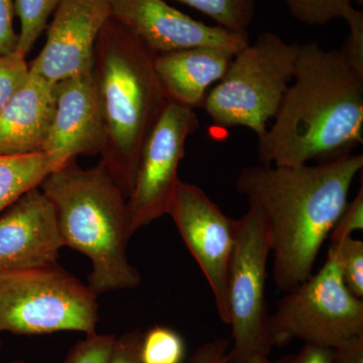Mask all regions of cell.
<instances>
[{
    "label": "cell",
    "mask_w": 363,
    "mask_h": 363,
    "mask_svg": "<svg viewBox=\"0 0 363 363\" xmlns=\"http://www.w3.org/2000/svg\"><path fill=\"white\" fill-rule=\"evenodd\" d=\"M362 155H343L314 166L245 167L235 188L266 222L274 255V279L284 292L313 274L325 240L348 203L362 173Z\"/></svg>",
    "instance_id": "1"
},
{
    "label": "cell",
    "mask_w": 363,
    "mask_h": 363,
    "mask_svg": "<svg viewBox=\"0 0 363 363\" xmlns=\"http://www.w3.org/2000/svg\"><path fill=\"white\" fill-rule=\"evenodd\" d=\"M271 128L259 138L266 166H302L350 154L363 143V78L339 50L300 44L293 77Z\"/></svg>",
    "instance_id": "2"
},
{
    "label": "cell",
    "mask_w": 363,
    "mask_h": 363,
    "mask_svg": "<svg viewBox=\"0 0 363 363\" xmlns=\"http://www.w3.org/2000/svg\"><path fill=\"white\" fill-rule=\"evenodd\" d=\"M156 56L111 18L95 44L93 74L105 125L100 156L126 198L135 185L145 140L168 101L155 69Z\"/></svg>",
    "instance_id": "3"
},
{
    "label": "cell",
    "mask_w": 363,
    "mask_h": 363,
    "mask_svg": "<svg viewBox=\"0 0 363 363\" xmlns=\"http://www.w3.org/2000/svg\"><path fill=\"white\" fill-rule=\"evenodd\" d=\"M56 211L64 247L89 259L88 286L96 295L138 288L142 278L128 262V198L104 162L83 169L76 160L52 172L39 186Z\"/></svg>",
    "instance_id": "4"
},
{
    "label": "cell",
    "mask_w": 363,
    "mask_h": 363,
    "mask_svg": "<svg viewBox=\"0 0 363 363\" xmlns=\"http://www.w3.org/2000/svg\"><path fill=\"white\" fill-rule=\"evenodd\" d=\"M298 51V43L264 32L236 52L203 104L212 123L223 130L243 126L257 138L264 135L292 83Z\"/></svg>",
    "instance_id": "5"
},
{
    "label": "cell",
    "mask_w": 363,
    "mask_h": 363,
    "mask_svg": "<svg viewBox=\"0 0 363 363\" xmlns=\"http://www.w3.org/2000/svg\"><path fill=\"white\" fill-rule=\"evenodd\" d=\"M97 295L58 264L0 274V333L96 332Z\"/></svg>",
    "instance_id": "6"
},
{
    "label": "cell",
    "mask_w": 363,
    "mask_h": 363,
    "mask_svg": "<svg viewBox=\"0 0 363 363\" xmlns=\"http://www.w3.org/2000/svg\"><path fill=\"white\" fill-rule=\"evenodd\" d=\"M363 335V298L344 285L335 252L328 250L326 262L316 274L286 292L269 317L272 346L294 339L335 348Z\"/></svg>",
    "instance_id": "7"
},
{
    "label": "cell",
    "mask_w": 363,
    "mask_h": 363,
    "mask_svg": "<svg viewBox=\"0 0 363 363\" xmlns=\"http://www.w3.org/2000/svg\"><path fill=\"white\" fill-rule=\"evenodd\" d=\"M236 221L227 286L228 325L233 339L228 363H241L257 354L269 357L272 347L266 298L267 260L272 250L266 222L252 205Z\"/></svg>",
    "instance_id": "8"
},
{
    "label": "cell",
    "mask_w": 363,
    "mask_h": 363,
    "mask_svg": "<svg viewBox=\"0 0 363 363\" xmlns=\"http://www.w3.org/2000/svg\"><path fill=\"white\" fill-rule=\"evenodd\" d=\"M198 128L194 109L168 99L143 145L135 185L128 198L133 235L168 215L181 182L178 172L186 142Z\"/></svg>",
    "instance_id": "9"
},
{
    "label": "cell",
    "mask_w": 363,
    "mask_h": 363,
    "mask_svg": "<svg viewBox=\"0 0 363 363\" xmlns=\"http://www.w3.org/2000/svg\"><path fill=\"white\" fill-rule=\"evenodd\" d=\"M168 215L207 279L221 321L228 325L227 286L238 221L224 214L201 188L183 181Z\"/></svg>",
    "instance_id": "10"
},
{
    "label": "cell",
    "mask_w": 363,
    "mask_h": 363,
    "mask_svg": "<svg viewBox=\"0 0 363 363\" xmlns=\"http://www.w3.org/2000/svg\"><path fill=\"white\" fill-rule=\"evenodd\" d=\"M111 18L157 55L193 47H216L236 54L250 44L248 33L229 32L190 18L166 0H108Z\"/></svg>",
    "instance_id": "11"
},
{
    "label": "cell",
    "mask_w": 363,
    "mask_h": 363,
    "mask_svg": "<svg viewBox=\"0 0 363 363\" xmlns=\"http://www.w3.org/2000/svg\"><path fill=\"white\" fill-rule=\"evenodd\" d=\"M47 40L30 72L49 82L92 71L98 35L111 18L108 0H60Z\"/></svg>",
    "instance_id": "12"
},
{
    "label": "cell",
    "mask_w": 363,
    "mask_h": 363,
    "mask_svg": "<svg viewBox=\"0 0 363 363\" xmlns=\"http://www.w3.org/2000/svg\"><path fill=\"white\" fill-rule=\"evenodd\" d=\"M105 125L92 71L56 83V107L43 152L55 171L79 156L101 154Z\"/></svg>",
    "instance_id": "13"
},
{
    "label": "cell",
    "mask_w": 363,
    "mask_h": 363,
    "mask_svg": "<svg viewBox=\"0 0 363 363\" xmlns=\"http://www.w3.org/2000/svg\"><path fill=\"white\" fill-rule=\"evenodd\" d=\"M63 247L54 205L40 187L0 214V274L56 264Z\"/></svg>",
    "instance_id": "14"
},
{
    "label": "cell",
    "mask_w": 363,
    "mask_h": 363,
    "mask_svg": "<svg viewBox=\"0 0 363 363\" xmlns=\"http://www.w3.org/2000/svg\"><path fill=\"white\" fill-rule=\"evenodd\" d=\"M56 107V84L30 72L0 112V155L43 152Z\"/></svg>",
    "instance_id": "15"
},
{
    "label": "cell",
    "mask_w": 363,
    "mask_h": 363,
    "mask_svg": "<svg viewBox=\"0 0 363 363\" xmlns=\"http://www.w3.org/2000/svg\"><path fill=\"white\" fill-rule=\"evenodd\" d=\"M234 55L221 48H188L157 55L155 69L167 98L195 111L224 77Z\"/></svg>",
    "instance_id": "16"
},
{
    "label": "cell",
    "mask_w": 363,
    "mask_h": 363,
    "mask_svg": "<svg viewBox=\"0 0 363 363\" xmlns=\"http://www.w3.org/2000/svg\"><path fill=\"white\" fill-rule=\"evenodd\" d=\"M55 171L44 152L23 156L0 155V214Z\"/></svg>",
    "instance_id": "17"
},
{
    "label": "cell",
    "mask_w": 363,
    "mask_h": 363,
    "mask_svg": "<svg viewBox=\"0 0 363 363\" xmlns=\"http://www.w3.org/2000/svg\"><path fill=\"white\" fill-rule=\"evenodd\" d=\"M197 9L229 32L247 33L255 14V0H175Z\"/></svg>",
    "instance_id": "18"
},
{
    "label": "cell",
    "mask_w": 363,
    "mask_h": 363,
    "mask_svg": "<svg viewBox=\"0 0 363 363\" xmlns=\"http://www.w3.org/2000/svg\"><path fill=\"white\" fill-rule=\"evenodd\" d=\"M59 2L60 0H14L16 13L21 23L16 48L18 54L26 58L47 28Z\"/></svg>",
    "instance_id": "19"
},
{
    "label": "cell",
    "mask_w": 363,
    "mask_h": 363,
    "mask_svg": "<svg viewBox=\"0 0 363 363\" xmlns=\"http://www.w3.org/2000/svg\"><path fill=\"white\" fill-rule=\"evenodd\" d=\"M185 357V341L174 329L157 325L143 333L140 343L142 363H183Z\"/></svg>",
    "instance_id": "20"
},
{
    "label": "cell",
    "mask_w": 363,
    "mask_h": 363,
    "mask_svg": "<svg viewBox=\"0 0 363 363\" xmlns=\"http://www.w3.org/2000/svg\"><path fill=\"white\" fill-rule=\"evenodd\" d=\"M293 18L307 26H326L343 18L353 0H283Z\"/></svg>",
    "instance_id": "21"
},
{
    "label": "cell",
    "mask_w": 363,
    "mask_h": 363,
    "mask_svg": "<svg viewBox=\"0 0 363 363\" xmlns=\"http://www.w3.org/2000/svg\"><path fill=\"white\" fill-rule=\"evenodd\" d=\"M335 252L344 285L355 297L363 298V242L352 236L330 245Z\"/></svg>",
    "instance_id": "22"
},
{
    "label": "cell",
    "mask_w": 363,
    "mask_h": 363,
    "mask_svg": "<svg viewBox=\"0 0 363 363\" xmlns=\"http://www.w3.org/2000/svg\"><path fill=\"white\" fill-rule=\"evenodd\" d=\"M116 336L113 334H89L69 351L64 363H108Z\"/></svg>",
    "instance_id": "23"
},
{
    "label": "cell",
    "mask_w": 363,
    "mask_h": 363,
    "mask_svg": "<svg viewBox=\"0 0 363 363\" xmlns=\"http://www.w3.org/2000/svg\"><path fill=\"white\" fill-rule=\"evenodd\" d=\"M28 73L30 66L25 57L16 52L0 56V112L26 82Z\"/></svg>",
    "instance_id": "24"
},
{
    "label": "cell",
    "mask_w": 363,
    "mask_h": 363,
    "mask_svg": "<svg viewBox=\"0 0 363 363\" xmlns=\"http://www.w3.org/2000/svg\"><path fill=\"white\" fill-rule=\"evenodd\" d=\"M343 20L350 26V35L339 50L348 66L363 78V13L351 6Z\"/></svg>",
    "instance_id": "25"
},
{
    "label": "cell",
    "mask_w": 363,
    "mask_h": 363,
    "mask_svg": "<svg viewBox=\"0 0 363 363\" xmlns=\"http://www.w3.org/2000/svg\"><path fill=\"white\" fill-rule=\"evenodd\" d=\"M363 229V184L360 185L357 196L352 201L348 202L342 214L340 215L333 229H332L329 240L330 245H338L341 241L350 238L354 231Z\"/></svg>",
    "instance_id": "26"
},
{
    "label": "cell",
    "mask_w": 363,
    "mask_h": 363,
    "mask_svg": "<svg viewBox=\"0 0 363 363\" xmlns=\"http://www.w3.org/2000/svg\"><path fill=\"white\" fill-rule=\"evenodd\" d=\"M14 0H0V56L16 52L18 33L14 30Z\"/></svg>",
    "instance_id": "27"
},
{
    "label": "cell",
    "mask_w": 363,
    "mask_h": 363,
    "mask_svg": "<svg viewBox=\"0 0 363 363\" xmlns=\"http://www.w3.org/2000/svg\"><path fill=\"white\" fill-rule=\"evenodd\" d=\"M142 335V332L133 331L116 337L108 363H142L140 357Z\"/></svg>",
    "instance_id": "28"
},
{
    "label": "cell",
    "mask_w": 363,
    "mask_h": 363,
    "mask_svg": "<svg viewBox=\"0 0 363 363\" xmlns=\"http://www.w3.org/2000/svg\"><path fill=\"white\" fill-rule=\"evenodd\" d=\"M230 342L227 339H217L203 344L188 363H228Z\"/></svg>",
    "instance_id": "29"
},
{
    "label": "cell",
    "mask_w": 363,
    "mask_h": 363,
    "mask_svg": "<svg viewBox=\"0 0 363 363\" xmlns=\"http://www.w3.org/2000/svg\"><path fill=\"white\" fill-rule=\"evenodd\" d=\"M281 363H335L333 348L307 344L297 354L286 358Z\"/></svg>",
    "instance_id": "30"
},
{
    "label": "cell",
    "mask_w": 363,
    "mask_h": 363,
    "mask_svg": "<svg viewBox=\"0 0 363 363\" xmlns=\"http://www.w3.org/2000/svg\"><path fill=\"white\" fill-rule=\"evenodd\" d=\"M335 363H363V335L333 348Z\"/></svg>",
    "instance_id": "31"
},
{
    "label": "cell",
    "mask_w": 363,
    "mask_h": 363,
    "mask_svg": "<svg viewBox=\"0 0 363 363\" xmlns=\"http://www.w3.org/2000/svg\"><path fill=\"white\" fill-rule=\"evenodd\" d=\"M241 363H271L269 360V357L264 354L253 355V357L248 358Z\"/></svg>",
    "instance_id": "32"
},
{
    "label": "cell",
    "mask_w": 363,
    "mask_h": 363,
    "mask_svg": "<svg viewBox=\"0 0 363 363\" xmlns=\"http://www.w3.org/2000/svg\"><path fill=\"white\" fill-rule=\"evenodd\" d=\"M353 2H355V4H358V6H363V0H353Z\"/></svg>",
    "instance_id": "33"
},
{
    "label": "cell",
    "mask_w": 363,
    "mask_h": 363,
    "mask_svg": "<svg viewBox=\"0 0 363 363\" xmlns=\"http://www.w3.org/2000/svg\"><path fill=\"white\" fill-rule=\"evenodd\" d=\"M11 363H26L25 362H23V360H14V362Z\"/></svg>",
    "instance_id": "34"
},
{
    "label": "cell",
    "mask_w": 363,
    "mask_h": 363,
    "mask_svg": "<svg viewBox=\"0 0 363 363\" xmlns=\"http://www.w3.org/2000/svg\"><path fill=\"white\" fill-rule=\"evenodd\" d=\"M1 346H2V342H1V339H0V350H1Z\"/></svg>",
    "instance_id": "35"
}]
</instances>
